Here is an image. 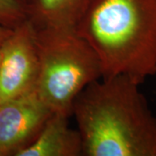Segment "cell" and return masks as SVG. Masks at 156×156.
<instances>
[{
	"label": "cell",
	"mask_w": 156,
	"mask_h": 156,
	"mask_svg": "<svg viewBox=\"0 0 156 156\" xmlns=\"http://www.w3.org/2000/svg\"><path fill=\"white\" fill-rule=\"evenodd\" d=\"M21 2H22L23 4L25 5V7H26V9H27V7H28L30 5V3L32 2V0H20Z\"/></svg>",
	"instance_id": "30bf717a"
},
{
	"label": "cell",
	"mask_w": 156,
	"mask_h": 156,
	"mask_svg": "<svg viewBox=\"0 0 156 156\" xmlns=\"http://www.w3.org/2000/svg\"><path fill=\"white\" fill-rule=\"evenodd\" d=\"M36 37L40 63L36 90L52 113L70 117L80 93L102 77L100 60L76 30L36 28Z\"/></svg>",
	"instance_id": "3957f363"
},
{
	"label": "cell",
	"mask_w": 156,
	"mask_h": 156,
	"mask_svg": "<svg viewBox=\"0 0 156 156\" xmlns=\"http://www.w3.org/2000/svg\"><path fill=\"white\" fill-rule=\"evenodd\" d=\"M69 116L52 113L37 136L16 156L83 155L82 136L69 125Z\"/></svg>",
	"instance_id": "8992f818"
},
{
	"label": "cell",
	"mask_w": 156,
	"mask_h": 156,
	"mask_svg": "<svg viewBox=\"0 0 156 156\" xmlns=\"http://www.w3.org/2000/svg\"><path fill=\"white\" fill-rule=\"evenodd\" d=\"M100 60L102 77L140 85L156 75V0H95L79 23Z\"/></svg>",
	"instance_id": "7a4b0ae2"
},
{
	"label": "cell",
	"mask_w": 156,
	"mask_h": 156,
	"mask_svg": "<svg viewBox=\"0 0 156 156\" xmlns=\"http://www.w3.org/2000/svg\"><path fill=\"white\" fill-rule=\"evenodd\" d=\"M27 18V9L20 0H0V24L14 29Z\"/></svg>",
	"instance_id": "ba28073f"
},
{
	"label": "cell",
	"mask_w": 156,
	"mask_h": 156,
	"mask_svg": "<svg viewBox=\"0 0 156 156\" xmlns=\"http://www.w3.org/2000/svg\"><path fill=\"white\" fill-rule=\"evenodd\" d=\"M11 30H12V29L7 28L5 26L0 24V44L11 34Z\"/></svg>",
	"instance_id": "9c48e42d"
},
{
	"label": "cell",
	"mask_w": 156,
	"mask_h": 156,
	"mask_svg": "<svg viewBox=\"0 0 156 156\" xmlns=\"http://www.w3.org/2000/svg\"><path fill=\"white\" fill-rule=\"evenodd\" d=\"M51 115L36 89L0 102V156H16L33 141Z\"/></svg>",
	"instance_id": "5b68a950"
},
{
	"label": "cell",
	"mask_w": 156,
	"mask_h": 156,
	"mask_svg": "<svg viewBox=\"0 0 156 156\" xmlns=\"http://www.w3.org/2000/svg\"><path fill=\"white\" fill-rule=\"evenodd\" d=\"M95 0H32L28 18L36 28L76 30L79 23Z\"/></svg>",
	"instance_id": "52a82bcc"
},
{
	"label": "cell",
	"mask_w": 156,
	"mask_h": 156,
	"mask_svg": "<svg viewBox=\"0 0 156 156\" xmlns=\"http://www.w3.org/2000/svg\"><path fill=\"white\" fill-rule=\"evenodd\" d=\"M39 65L36 27L27 18L0 44V102L37 89Z\"/></svg>",
	"instance_id": "277c9868"
},
{
	"label": "cell",
	"mask_w": 156,
	"mask_h": 156,
	"mask_svg": "<svg viewBox=\"0 0 156 156\" xmlns=\"http://www.w3.org/2000/svg\"><path fill=\"white\" fill-rule=\"evenodd\" d=\"M72 115L85 156H156V115L140 84L124 75L89 84Z\"/></svg>",
	"instance_id": "6da1fadb"
}]
</instances>
